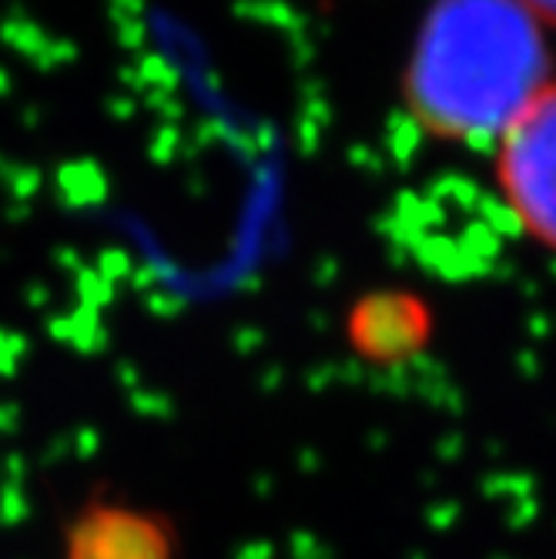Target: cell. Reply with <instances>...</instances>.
Returning <instances> with one entry per match:
<instances>
[{
    "label": "cell",
    "instance_id": "6da1fadb",
    "mask_svg": "<svg viewBox=\"0 0 556 559\" xmlns=\"http://www.w3.org/2000/svg\"><path fill=\"white\" fill-rule=\"evenodd\" d=\"M546 81V27L520 0H436L410 55L406 100L436 138L496 144Z\"/></svg>",
    "mask_w": 556,
    "mask_h": 559
},
{
    "label": "cell",
    "instance_id": "7a4b0ae2",
    "mask_svg": "<svg viewBox=\"0 0 556 559\" xmlns=\"http://www.w3.org/2000/svg\"><path fill=\"white\" fill-rule=\"evenodd\" d=\"M496 178L520 228L556 251V78L499 134Z\"/></svg>",
    "mask_w": 556,
    "mask_h": 559
},
{
    "label": "cell",
    "instance_id": "3957f363",
    "mask_svg": "<svg viewBox=\"0 0 556 559\" xmlns=\"http://www.w3.org/2000/svg\"><path fill=\"white\" fill-rule=\"evenodd\" d=\"M165 533L128 510H94L71 539V559H165Z\"/></svg>",
    "mask_w": 556,
    "mask_h": 559
},
{
    "label": "cell",
    "instance_id": "277c9868",
    "mask_svg": "<svg viewBox=\"0 0 556 559\" xmlns=\"http://www.w3.org/2000/svg\"><path fill=\"white\" fill-rule=\"evenodd\" d=\"M520 4H523L543 27H556V0H520Z\"/></svg>",
    "mask_w": 556,
    "mask_h": 559
}]
</instances>
